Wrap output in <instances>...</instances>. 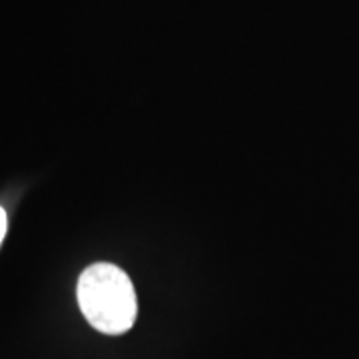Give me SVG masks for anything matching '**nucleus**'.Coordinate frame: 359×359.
<instances>
[{"label":"nucleus","mask_w":359,"mask_h":359,"mask_svg":"<svg viewBox=\"0 0 359 359\" xmlns=\"http://www.w3.org/2000/svg\"><path fill=\"white\" fill-rule=\"evenodd\" d=\"M4 233H6V212L0 208V244L4 240Z\"/></svg>","instance_id":"nucleus-2"},{"label":"nucleus","mask_w":359,"mask_h":359,"mask_svg":"<svg viewBox=\"0 0 359 359\" xmlns=\"http://www.w3.org/2000/svg\"><path fill=\"white\" fill-rule=\"evenodd\" d=\"M78 304L90 325L108 335L128 332L138 302L130 278L112 264H94L78 280Z\"/></svg>","instance_id":"nucleus-1"}]
</instances>
